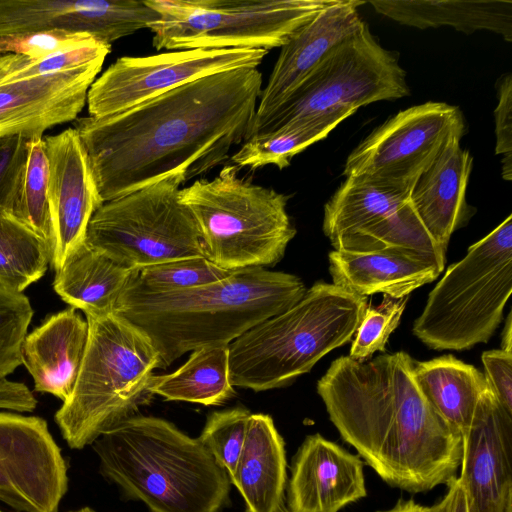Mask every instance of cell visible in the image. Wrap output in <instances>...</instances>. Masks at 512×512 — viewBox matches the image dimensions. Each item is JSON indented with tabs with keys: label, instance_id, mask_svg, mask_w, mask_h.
<instances>
[{
	"label": "cell",
	"instance_id": "obj_40",
	"mask_svg": "<svg viewBox=\"0 0 512 512\" xmlns=\"http://www.w3.org/2000/svg\"><path fill=\"white\" fill-rule=\"evenodd\" d=\"M498 104L494 110L495 154L502 155V177L512 179V76L503 75L497 84Z\"/></svg>",
	"mask_w": 512,
	"mask_h": 512
},
{
	"label": "cell",
	"instance_id": "obj_7",
	"mask_svg": "<svg viewBox=\"0 0 512 512\" xmlns=\"http://www.w3.org/2000/svg\"><path fill=\"white\" fill-rule=\"evenodd\" d=\"M226 164L180 190L198 225L207 258L227 270L273 266L296 234L286 195L238 177Z\"/></svg>",
	"mask_w": 512,
	"mask_h": 512
},
{
	"label": "cell",
	"instance_id": "obj_22",
	"mask_svg": "<svg viewBox=\"0 0 512 512\" xmlns=\"http://www.w3.org/2000/svg\"><path fill=\"white\" fill-rule=\"evenodd\" d=\"M465 130L453 133L415 180L408 201L432 240L446 252L451 235L473 215L466 190L473 157L461 147Z\"/></svg>",
	"mask_w": 512,
	"mask_h": 512
},
{
	"label": "cell",
	"instance_id": "obj_29",
	"mask_svg": "<svg viewBox=\"0 0 512 512\" xmlns=\"http://www.w3.org/2000/svg\"><path fill=\"white\" fill-rule=\"evenodd\" d=\"M148 392L166 400L206 406L226 402L235 395L230 380L228 345L195 350L174 372L153 374L149 380Z\"/></svg>",
	"mask_w": 512,
	"mask_h": 512
},
{
	"label": "cell",
	"instance_id": "obj_47",
	"mask_svg": "<svg viewBox=\"0 0 512 512\" xmlns=\"http://www.w3.org/2000/svg\"><path fill=\"white\" fill-rule=\"evenodd\" d=\"M288 512V511H287Z\"/></svg>",
	"mask_w": 512,
	"mask_h": 512
},
{
	"label": "cell",
	"instance_id": "obj_37",
	"mask_svg": "<svg viewBox=\"0 0 512 512\" xmlns=\"http://www.w3.org/2000/svg\"><path fill=\"white\" fill-rule=\"evenodd\" d=\"M407 300L408 296L394 299L384 295L379 306H367L348 356L357 361H365L373 353L384 351L389 336L399 325Z\"/></svg>",
	"mask_w": 512,
	"mask_h": 512
},
{
	"label": "cell",
	"instance_id": "obj_41",
	"mask_svg": "<svg viewBox=\"0 0 512 512\" xmlns=\"http://www.w3.org/2000/svg\"><path fill=\"white\" fill-rule=\"evenodd\" d=\"M487 386L512 415V352L503 349L482 353Z\"/></svg>",
	"mask_w": 512,
	"mask_h": 512
},
{
	"label": "cell",
	"instance_id": "obj_31",
	"mask_svg": "<svg viewBox=\"0 0 512 512\" xmlns=\"http://www.w3.org/2000/svg\"><path fill=\"white\" fill-rule=\"evenodd\" d=\"M50 245L10 213L0 214V285L22 293L51 262Z\"/></svg>",
	"mask_w": 512,
	"mask_h": 512
},
{
	"label": "cell",
	"instance_id": "obj_46",
	"mask_svg": "<svg viewBox=\"0 0 512 512\" xmlns=\"http://www.w3.org/2000/svg\"><path fill=\"white\" fill-rule=\"evenodd\" d=\"M0 512H3V511L0 510Z\"/></svg>",
	"mask_w": 512,
	"mask_h": 512
},
{
	"label": "cell",
	"instance_id": "obj_16",
	"mask_svg": "<svg viewBox=\"0 0 512 512\" xmlns=\"http://www.w3.org/2000/svg\"><path fill=\"white\" fill-rule=\"evenodd\" d=\"M467 512H512V415L487 386L462 434Z\"/></svg>",
	"mask_w": 512,
	"mask_h": 512
},
{
	"label": "cell",
	"instance_id": "obj_30",
	"mask_svg": "<svg viewBox=\"0 0 512 512\" xmlns=\"http://www.w3.org/2000/svg\"><path fill=\"white\" fill-rule=\"evenodd\" d=\"M354 109H338L305 117L246 139L230 161L239 168L258 169L274 165L282 170L291 159L310 145L326 138Z\"/></svg>",
	"mask_w": 512,
	"mask_h": 512
},
{
	"label": "cell",
	"instance_id": "obj_24",
	"mask_svg": "<svg viewBox=\"0 0 512 512\" xmlns=\"http://www.w3.org/2000/svg\"><path fill=\"white\" fill-rule=\"evenodd\" d=\"M89 326L79 310L69 307L51 315L26 335L22 364L34 380L37 392L65 402L76 383L84 358Z\"/></svg>",
	"mask_w": 512,
	"mask_h": 512
},
{
	"label": "cell",
	"instance_id": "obj_6",
	"mask_svg": "<svg viewBox=\"0 0 512 512\" xmlns=\"http://www.w3.org/2000/svg\"><path fill=\"white\" fill-rule=\"evenodd\" d=\"M89 336L72 394L55 414L71 449L135 415L151 394L148 384L159 368V353L149 337L116 314L85 315Z\"/></svg>",
	"mask_w": 512,
	"mask_h": 512
},
{
	"label": "cell",
	"instance_id": "obj_3",
	"mask_svg": "<svg viewBox=\"0 0 512 512\" xmlns=\"http://www.w3.org/2000/svg\"><path fill=\"white\" fill-rule=\"evenodd\" d=\"M293 274L251 267L195 288L150 294L125 288L114 313L152 341L158 369L188 352L229 345L244 332L295 305L306 292Z\"/></svg>",
	"mask_w": 512,
	"mask_h": 512
},
{
	"label": "cell",
	"instance_id": "obj_23",
	"mask_svg": "<svg viewBox=\"0 0 512 512\" xmlns=\"http://www.w3.org/2000/svg\"><path fill=\"white\" fill-rule=\"evenodd\" d=\"M328 259L334 285L360 296L382 293L394 299L434 281L445 266L444 256L408 248L333 250Z\"/></svg>",
	"mask_w": 512,
	"mask_h": 512
},
{
	"label": "cell",
	"instance_id": "obj_8",
	"mask_svg": "<svg viewBox=\"0 0 512 512\" xmlns=\"http://www.w3.org/2000/svg\"><path fill=\"white\" fill-rule=\"evenodd\" d=\"M512 292V215L471 245L431 290L413 333L434 350L487 343Z\"/></svg>",
	"mask_w": 512,
	"mask_h": 512
},
{
	"label": "cell",
	"instance_id": "obj_18",
	"mask_svg": "<svg viewBox=\"0 0 512 512\" xmlns=\"http://www.w3.org/2000/svg\"><path fill=\"white\" fill-rule=\"evenodd\" d=\"M52 227L51 263L57 271L86 239L88 224L103 204L86 151L75 128L44 138Z\"/></svg>",
	"mask_w": 512,
	"mask_h": 512
},
{
	"label": "cell",
	"instance_id": "obj_44",
	"mask_svg": "<svg viewBox=\"0 0 512 512\" xmlns=\"http://www.w3.org/2000/svg\"><path fill=\"white\" fill-rule=\"evenodd\" d=\"M501 349L512 352V316L508 314L502 334Z\"/></svg>",
	"mask_w": 512,
	"mask_h": 512
},
{
	"label": "cell",
	"instance_id": "obj_9",
	"mask_svg": "<svg viewBox=\"0 0 512 512\" xmlns=\"http://www.w3.org/2000/svg\"><path fill=\"white\" fill-rule=\"evenodd\" d=\"M336 0H145L157 49L281 48Z\"/></svg>",
	"mask_w": 512,
	"mask_h": 512
},
{
	"label": "cell",
	"instance_id": "obj_39",
	"mask_svg": "<svg viewBox=\"0 0 512 512\" xmlns=\"http://www.w3.org/2000/svg\"><path fill=\"white\" fill-rule=\"evenodd\" d=\"M30 139L23 135L0 137V214H13L24 179Z\"/></svg>",
	"mask_w": 512,
	"mask_h": 512
},
{
	"label": "cell",
	"instance_id": "obj_5",
	"mask_svg": "<svg viewBox=\"0 0 512 512\" xmlns=\"http://www.w3.org/2000/svg\"><path fill=\"white\" fill-rule=\"evenodd\" d=\"M367 298L318 281L289 309L228 345L234 387L261 392L288 385L355 334Z\"/></svg>",
	"mask_w": 512,
	"mask_h": 512
},
{
	"label": "cell",
	"instance_id": "obj_38",
	"mask_svg": "<svg viewBox=\"0 0 512 512\" xmlns=\"http://www.w3.org/2000/svg\"><path fill=\"white\" fill-rule=\"evenodd\" d=\"M95 40L97 39L86 33L57 29L5 36L0 37V56L18 54L38 59L57 52L81 47Z\"/></svg>",
	"mask_w": 512,
	"mask_h": 512
},
{
	"label": "cell",
	"instance_id": "obj_17",
	"mask_svg": "<svg viewBox=\"0 0 512 512\" xmlns=\"http://www.w3.org/2000/svg\"><path fill=\"white\" fill-rule=\"evenodd\" d=\"M157 19L138 0H0V37L57 29L111 45Z\"/></svg>",
	"mask_w": 512,
	"mask_h": 512
},
{
	"label": "cell",
	"instance_id": "obj_20",
	"mask_svg": "<svg viewBox=\"0 0 512 512\" xmlns=\"http://www.w3.org/2000/svg\"><path fill=\"white\" fill-rule=\"evenodd\" d=\"M363 4L358 0H336L281 47L268 83L262 88L250 130L285 101L335 45L363 26L365 22L358 12Z\"/></svg>",
	"mask_w": 512,
	"mask_h": 512
},
{
	"label": "cell",
	"instance_id": "obj_14",
	"mask_svg": "<svg viewBox=\"0 0 512 512\" xmlns=\"http://www.w3.org/2000/svg\"><path fill=\"white\" fill-rule=\"evenodd\" d=\"M410 190L346 177L324 206L323 232L334 250L420 249L426 235L408 202Z\"/></svg>",
	"mask_w": 512,
	"mask_h": 512
},
{
	"label": "cell",
	"instance_id": "obj_25",
	"mask_svg": "<svg viewBox=\"0 0 512 512\" xmlns=\"http://www.w3.org/2000/svg\"><path fill=\"white\" fill-rule=\"evenodd\" d=\"M284 440L270 415H250L244 444L230 476L245 501L247 512H287Z\"/></svg>",
	"mask_w": 512,
	"mask_h": 512
},
{
	"label": "cell",
	"instance_id": "obj_32",
	"mask_svg": "<svg viewBox=\"0 0 512 512\" xmlns=\"http://www.w3.org/2000/svg\"><path fill=\"white\" fill-rule=\"evenodd\" d=\"M48 178L45 142L42 136H35L30 139L24 179L12 215L43 238L52 249Z\"/></svg>",
	"mask_w": 512,
	"mask_h": 512
},
{
	"label": "cell",
	"instance_id": "obj_43",
	"mask_svg": "<svg viewBox=\"0 0 512 512\" xmlns=\"http://www.w3.org/2000/svg\"><path fill=\"white\" fill-rule=\"evenodd\" d=\"M423 509L424 506L416 503L413 499H399L392 508L377 512H423Z\"/></svg>",
	"mask_w": 512,
	"mask_h": 512
},
{
	"label": "cell",
	"instance_id": "obj_28",
	"mask_svg": "<svg viewBox=\"0 0 512 512\" xmlns=\"http://www.w3.org/2000/svg\"><path fill=\"white\" fill-rule=\"evenodd\" d=\"M413 375L432 407L463 434L487 387L484 374L453 355H443L414 361Z\"/></svg>",
	"mask_w": 512,
	"mask_h": 512
},
{
	"label": "cell",
	"instance_id": "obj_2",
	"mask_svg": "<svg viewBox=\"0 0 512 512\" xmlns=\"http://www.w3.org/2000/svg\"><path fill=\"white\" fill-rule=\"evenodd\" d=\"M404 352L369 361L335 359L317 382L341 437L390 486L418 493L460 467L462 434L428 402Z\"/></svg>",
	"mask_w": 512,
	"mask_h": 512
},
{
	"label": "cell",
	"instance_id": "obj_45",
	"mask_svg": "<svg viewBox=\"0 0 512 512\" xmlns=\"http://www.w3.org/2000/svg\"><path fill=\"white\" fill-rule=\"evenodd\" d=\"M68 512H95L92 508L88 507V506H85V507H82V508H79V509H76V510H71V511H68Z\"/></svg>",
	"mask_w": 512,
	"mask_h": 512
},
{
	"label": "cell",
	"instance_id": "obj_10",
	"mask_svg": "<svg viewBox=\"0 0 512 512\" xmlns=\"http://www.w3.org/2000/svg\"><path fill=\"white\" fill-rule=\"evenodd\" d=\"M184 181L173 175L104 202L93 214L85 242L131 270L170 261L207 258Z\"/></svg>",
	"mask_w": 512,
	"mask_h": 512
},
{
	"label": "cell",
	"instance_id": "obj_1",
	"mask_svg": "<svg viewBox=\"0 0 512 512\" xmlns=\"http://www.w3.org/2000/svg\"><path fill=\"white\" fill-rule=\"evenodd\" d=\"M262 84L258 68L234 69L111 116L77 118L103 203L173 175L186 183L225 164L248 138Z\"/></svg>",
	"mask_w": 512,
	"mask_h": 512
},
{
	"label": "cell",
	"instance_id": "obj_27",
	"mask_svg": "<svg viewBox=\"0 0 512 512\" xmlns=\"http://www.w3.org/2000/svg\"><path fill=\"white\" fill-rule=\"evenodd\" d=\"M134 271L84 242L55 271L53 288L85 315H106L115 311Z\"/></svg>",
	"mask_w": 512,
	"mask_h": 512
},
{
	"label": "cell",
	"instance_id": "obj_12",
	"mask_svg": "<svg viewBox=\"0 0 512 512\" xmlns=\"http://www.w3.org/2000/svg\"><path fill=\"white\" fill-rule=\"evenodd\" d=\"M265 49H191L150 56H123L88 90V113L104 118L144 103L194 80L240 68H257Z\"/></svg>",
	"mask_w": 512,
	"mask_h": 512
},
{
	"label": "cell",
	"instance_id": "obj_11",
	"mask_svg": "<svg viewBox=\"0 0 512 512\" xmlns=\"http://www.w3.org/2000/svg\"><path fill=\"white\" fill-rule=\"evenodd\" d=\"M410 94L406 72L367 23L335 45L303 82L252 128L249 137L288 122L338 109H354ZM247 138V139H248Z\"/></svg>",
	"mask_w": 512,
	"mask_h": 512
},
{
	"label": "cell",
	"instance_id": "obj_36",
	"mask_svg": "<svg viewBox=\"0 0 512 512\" xmlns=\"http://www.w3.org/2000/svg\"><path fill=\"white\" fill-rule=\"evenodd\" d=\"M250 415L243 407L215 411L208 416L198 437L229 477L240 456Z\"/></svg>",
	"mask_w": 512,
	"mask_h": 512
},
{
	"label": "cell",
	"instance_id": "obj_13",
	"mask_svg": "<svg viewBox=\"0 0 512 512\" xmlns=\"http://www.w3.org/2000/svg\"><path fill=\"white\" fill-rule=\"evenodd\" d=\"M459 107L429 101L399 111L347 157L343 174L411 189L448 138L465 130Z\"/></svg>",
	"mask_w": 512,
	"mask_h": 512
},
{
	"label": "cell",
	"instance_id": "obj_26",
	"mask_svg": "<svg viewBox=\"0 0 512 512\" xmlns=\"http://www.w3.org/2000/svg\"><path fill=\"white\" fill-rule=\"evenodd\" d=\"M378 13L403 25L427 29L450 26L467 34L487 30L512 41L511 0H375Z\"/></svg>",
	"mask_w": 512,
	"mask_h": 512
},
{
	"label": "cell",
	"instance_id": "obj_15",
	"mask_svg": "<svg viewBox=\"0 0 512 512\" xmlns=\"http://www.w3.org/2000/svg\"><path fill=\"white\" fill-rule=\"evenodd\" d=\"M67 472L45 419L0 412V502L17 512H58Z\"/></svg>",
	"mask_w": 512,
	"mask_h": 512
},
{
	"label": "cell",
	"instance_id": "obj_4",
	"mask_svg": "<svg viewBox=\"0 0 512 512\" xmlns=\"http://www.w3.org/2000/svg\"><path fill=\"white\" fill-rule=\"evenodd\" d=\"M100 473L151 512H219L227 471L200 441L158 417L134 415L91 444Z\"/></svg>",
	"mask_w": 512,
	"mask_h": 512
},
{
	"label": "cell",
	"instance_id": "obj_35",
	"mask_svg": "<svg viewBox=\"0 0 512 512\" xmlns=\"http://www.w3.org/2000/svg\"><path fill=\"white\" fill-rule=\"evenodd\" d=\"M33 313L26 295L0 285V381L22 364V345Z\"/></svg>",
	"mask_w": 512,
	"mask_h": 512
},
{
	"label": "cell",
	"instance_id": "obj_19",
	"mask_svg": "<svg viewBox=\"0 0 512 512\" xmlns=\"http://www.w3.org/2000/svg\"><path fill=\"white\" fill-rule=\"evenodd\" d=\"M105 60L50 75L0 81V137L42 136L78 118Z\"/></svg>",
	"mask_w": 512,
	"mask_h": 512
},
{
	"label": "cell",
	"instance_id": "obj_33",
	"mask_svg": "<svg viewBox=\"0 0 512 512\" xmlns=\"http://www.w3.org/2000/svg\"><path fill=\"white\" fill-rule=\"evenodd\" d=\"M236 270H227L208 258L170 261L135 270L126 288L150 294L195 288L222 280Z\"/></svg>",
	"mask_w": 512,
	"mask_h": 512
},
{
	"label": "cell",
	"instance_id": "obj_34",
	"mask_svg": "<svg viewBox=\"0 0 512 512\" xmlns=\"http://www.w3.org/2000/svg\"><path fill=\"white\" fill-rule=\"evenodd\" d=\"M111 45L95 40L87 45L33 59L18 54L0 56V81L50 75L105 60Z\"/></svg>",
	"mask_w": 512,
	"mask_h": 512
},
{
	"label": "cell",
	"instance_id": "obj_21",
	"mask_svg": "<svg viewBox=\"0 0 512 512\" xmlns=\"http://www.w3.org/2000/svg\"><path fill=\"white\" fill-rule=\"evenodd\" d=\"M288 485V512H338L367 494L363 462L320 434L299 447Z\"/></svg>",
	"mask_w": 512,
	"mask_h": 512
},
{
	"label": "cell",
	"instance_id": "obj_42",
	"mask_svg": "<svg viewBox=\"0 0 512 512\" xmlns=\"http://www.w3.org/2000/svg\"><path fill=\"white\" fill-rule=\"evenodd\" d=\"M447 492L436 504L426 507L423 512H467L465 495L459 477H452L447 483Z\"/></svg>",
	"mask_w": 512,
	"mask_h": 512
}]
</instances>
